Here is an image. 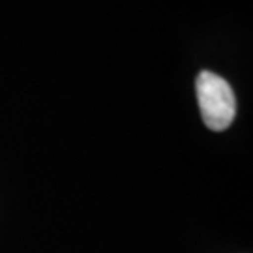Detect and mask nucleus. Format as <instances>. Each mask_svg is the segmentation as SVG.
I'll list each match as a JSON object with an SVG mask.
<instances>
[{
	"label": "nucleus",
	"mask_w": 253,
	"mask_h": 253,
	"mask_svg": "<svg viewBox=\"0 0 253 253\" xmlns=\"http://www.w3.org/2000/svg\"><path fill=\"white\" fill-rule=\"evenodd\" d=\"M201 117L208 129L225 131L236 115V98L231 84L214 72H201L195 81Z\"/></svg>",
	"instance_id": "f257e3e1"
}]
</instances>
